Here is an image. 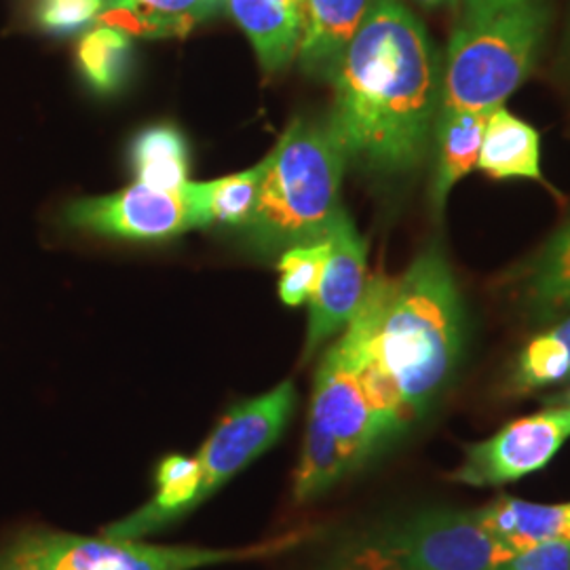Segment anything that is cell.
<instances>
[{
  "label": "cell",
  "instance_id": "30",
  "mask_svg": "<svg viewBox=\"0 0 570 570\" xmlns=\"http://www.w3.org/2000/svg\"><path fill=\"white\" fill-rule=\"evenodd\" d=\"M567 47H569V58H570V21H569V39H567Z\"/></svg>",
  "mask_w": 570,
  "mask_h": 570
},
{
  "label": "cell",
  "instance_id": "2",
  "mask_svg": "<svg viewBox=\"0 0 570 570\" xmlns=\"http://www.w3.org/2000/svg\"><path fill=\"white\" fill-rule=\"evenodd\" d=\"M364 303L370 366L410 431L440 404L463 362L468 315L461 289L444 252L433 245L400 277L370 279Z\"/></svg>",
  "mask_w": 570,
  "mask_h": 570
},
{
  "label": "cell",
  "instance_id": "12",
  "mask_svg": "<svg viewBox=\"0 0 570 570\" xmlns=\"http://www.w3.org/2000/svg\"><path fill=\"white\" fill-rule=\"evenodd\" d=\"M520 313L546 327L570 313V216L513 277Z\"/></svg>",
  "mask_w": 570,
  "mask_h": 570
},
{
  "label": "cell",
  "instance_id": "3",
  "mask_svg": "<svg viewBox=\"0 0 570 570\" xmlns=\"http://www.w3.org/2000/svg\"><path fill=\"white\" fill-rule=\"evenodd\" d=\"M364 308L327 348L315 374L294 499L308 503L383 456L385 442L364 383Z\"/></svg>",
  "mask_w": 570,
  "mask_h": 570
},
{
  "label": "cell",
  "instance_id": "14",
  "mask_svg": "<svg viewBox=\"0 0 570 570\" xmlns=\"http://www.w3.org/2000/svg\"><path fill=\"white\" fill-rule=\"evenodd\" d=\"M487 112L475 110H440L433 129V178L431 204L438 216L444 214L450 193L478 167L480 146L487 125Z\"/></svg>",
  "mask_w": 570,
  "mask_h": 570
},
{
  "label": "cell",
  "instance_id": "21",
  "mask_svg": "<svg viewBox=\"0 0 570 570\" xmlns=\"http://www.w3.org/2000/svg\"><path fill=\"white\" fill-rule=\"evenodd\" d=\"M77 63L96 94H117L129 75L131 39L125 30L108 23L89 28L77 47Z\"/></svg>",
  "mask_w": 570,
  "mask_h": 570
},
{
  "label": "cell",
  "instance_id": "29",
  "mask_svg": "<svg viewBox=\"0 0 570 570\" xmlns=\"http://www.w3.org/2000/svg\"><path fill=\"white\" fill-rule=\"evenodd\" d=\"M285 2H289L296 11H301L303 13V9H305V0H285Z\"/></svg>",
  "mask_w": 570,
  "mask_h": 570
},
{
  "label": "cell",
  "instance_id": "15",
  "mask_svg": "<svg viewBox=\"0 0 570 570\" xmlns=\"http://www.w3.org/2000/svg\"><path fill=\"white\" fill-rule=\"evenodd\" d=\"M478 169L492 180L543 183L541 136L505 106L490 110L478 157Z\"/></svg>",
  "mask_w": 570,
  "mask_h": 570
},
{
  "label": "cell",
  "instance_id": "4",
  "mask_svg": "<svg viewBox=\"0 0 570 570\" xmlns=\"http://www.w3.org/2000/svg\"><path fill=\"white\" fill-rule=\"evenodd\" d=\"M346 159L322 122H289L263 161L254 212L242 228L249 244L266 254L324 242L341 214Z\"/></svg>",
  "mask_w": 570,
  "mask_h": 570
},
{
  "label": "cell",
  "instance_id": "8",
  "mask_svg": "<svg viewBox=\"0 0 570 570\" xmlns=\"http://www.w3.org/2000/svg\"><path fill=\"white\" fill-rule=\"evenodd\" d=\"M570 440V406L550 404L515 419L482 442L468 444L450 480L473 489L505 487L548 468Z\"/></svg>",
  "mask_w": 570,
  "mask_h": 570
},
{
  "label": "cell",
  "instance_id": "7",
  "mask_svg": "<svg viewBox=\"0 0 570 570\" xmlns=\"http://www.w3.org/2000/svg\"><path fill=\"white\" fill-rule=\"evenodd\" d=\"M303 541L301 532L237 550L153 546L60 530L23 529L0 546V570H197L277 556Z\"/></svg>",
  "mask_w": 570,
  "mask_h": 570
},
{
  "label": "cell",
  "instance_id": "5",
  "mask_svg": "<svg viewBox=\"0 0 570 570\" xmlns=\"http://www.w3.org/2000/svg\"><path fill=\"white\" fill-rule=\"evenodd\" d=\"M510 556L475 510L423 508L351 530L317 570H494Z\"/></svg>",
  "mask_w": 570,
  "mask_h": 570
},
{
  "label": "cell",
  "instance_id": "19",
  "mask_svg": "<svg viewBox=\"0 0 570 570\" xmlns=\"http://www.w3.org/2000/svg\"><path fill=\"white\" fill-rule=\"evenodd\" d=\"M570 379V313L532 336L510 370L513 395H529Z\"/></svg>",
  "mask_w": 570,
  "mask_h": 570
},
{
  "label": "cell",
  "instance_id": "17",
  "mask_svg": "<svg viewBox=\"0 0 570 570\" xmlns=\"http://www.w3.org/2000/svg\"><path fill=\"white\" fill-rule=\"evenodd\" d=\"M228 11L242 26L263 68L284 70L298 56L303 13L285 0H226Z\"/></svg>",
  "mask_w": 570,
  "mask_h": 570
},
{
  "label": "cell",
  "instance_id": "26",
  "mask_svg": "<svg viewBox=\"0 0 570 570\" xmlns=\"http://www.w3.org/2000/svg\"><path fill=\"white\" fill-rule=\"evenodd\" d=\"M524 0H461V21L478 20Z\"/></svg>",
  "mask_w": 570,
  "mask_h": 570
},
{
  "label": "cell",
  "instance_id": "16",
  "mask_svg": "<svg viewBox=\"0 0 570 570\" xmlns=\"http://www.w3.org/2000/svg\"><path fill=\"white\" fill-rule=\"evenodd\" d=\"M480 524L511 553L553 539H570V503L546 505L501 494L475 510Z\"/></svg>",
  "mask_w": 570,
  "mask_h": 570
},
{
  "label": "cell",
  "instance_id": "9",
  "mask_svg": "<svg viewBox=\"0 0 570 570\" xmlns=\"http://www.w3.org/2000/svg\"><path fill=\"white\" fill-rule=\"evenodd\" d=\"M296 389L285 381L226 412L197 454L202 469L197 508L282 438L296 406Z\"/></svg>",
  "mask_w": 570,
  "mask_h": 570
},
{
  "label": "cell",
  "instance_id": "6",
  "mask_svg": "<svg viewBox=\"0 0 570 570\" xmlns=\"http://www.w3.org/2000/svg\"><path fill=\"white\" fill-rule=\"evenodd\" d=\"M548 0H524L459 21L442 58L440 110L487 112L505 106L539 61L550 30Z\"/></svg>",
  "mask_w": 570,
  "mask_h": 570
},
{
  "label": "cell",
  "instance_id": "20",
  "mask_svg": "<svg viewBox=\"0 0 570 570\" xmlns=\"http://www.w3.org/2000/svg\"><path fill=\"white\" fill-rule=\"evenodd\" d=\"M136 183L159 190H180L188 180V146L174 125L142 129L129 148Z\"/></svg>",
  "mask_w": 570,
  "mask_h": 570
},
{
  "label": "cell",
  "instance_id": "10",
  "mask_svg": "<svg viewBox=\"0 0 570 570\" xmlns=\"http://www.w3.org/2000/svg\"><path fill=\"white\" fill-rule=\"evenodd\" d=\"M63 223L136 242H161L193 228H205L188 184L180 190H159L136 183L106 197L79 199L63 209Z\"/></svg>",
  "mask_w": 570,
  "mask_h": 570
},
{
  "label": "cell",
  "instance_id": "18",
  "mask_svg": "<svg viewBox=\"0 0 570 570\" xmlns=\"http://www.w3.org/2000/svg\"><path fill=\"white\" fill-rule=\"evenodd\" d=\"M225 0H106L98 21L138 37H184Z\"/></svg>",
  "mask_w": 570,
  "mask_h": 570
},
{
  "label": "cell",
  "instance_id": "25",
  "mask_svg": "<svg viewBox=\"0 0 570 570\" xmlns=\"http://www.w3.org/2000/svg\"><path fill=\"white\" fill-rule=\"evenodd\" d=\"M494 570H570V539H553L511 553Z\"/></svg>",
  "mask_w": 570,
  "mask_h": 570
},
{
  "label": "cell",
  "instance_id": "23",
  "mask_svg": "<svg viewBox=\"0 0 570 570\" xmlns=\"http://www.w3.org/2000/svg\"><path fill=\"white\" fill-rule=\"evenodd\" d=\"M327 254H330L327 237L324 242L296 245L282 252L279 298L285 305L301 306L313 298L326 266Z\"/></svg>",
  "mask_w": 570,
  "mask_h": 570
},
{
  "label": "cell",
  "instance_id": "1",
  "mask_svg": "<svg viewBox=\"0 0 570 570\" xmlns=\"http://www.w3.org/2000/svg\"><path fill=\"white\" fill-rule=\"evenodd\" d=\"M330 82L327 127L346 165L381 176L428 159L442 102V56L402 0H374Z\"/></svg>",
  "mask_w": 570,
  "mask_h": 570
},
{
  "label": "cell",
  "instance_id": "22",
  "mask_svg": "<svg viewBox=\"0 0 570 570\" xmlns=\"http://www.w3.org/2000/svg\"><path fill=\"white\" fill-rule=\"evenodd\" d=\"M263 164L212 183H188L190 195L202 212L204 226L244 228L254 212Z\"/></svg>",
  "mask_w": 570,
  "mask_h": 570
},
{
  "label": "cell",
  "instance_id": "24",
  "mask_svg": "<svg viewBox=\"0 0 570 570\" xmlns=\"http://www.w3.org/2000/svg\"><path fill=\"white\" fill-rule=\"evenodd\" d=\"M106 0H32V20L53 35H72L96 23Z\"/></svg>",
  "mask_w": 570,
  "mask_h": 570
},
{
  "label": "cell",
  "instance_id": "11",
  "mask_svg": "<svg viewBox=\"0 0 570 570\" xmlns=\"http://www.w3.org/2000/svg\"><path fill=\"white\" fill-rule=\"evenodd\" d=\"M326 266L320 285L308 301L305 360H311L330 338L338 336L364 303L367 284L366 239L353 225L345 209L327 233Z\"/></svg>",
  "mask_w": 570,
  "mask_h": 570
},
{
  "label": "cell",
  "instance_id": "27",
  "mask_svg": "<svg viewBox=\"0 0 570 570\" xmlns=\"http://www.w3.org/2000/svg\"><path fill=\"white\" fill-rule=\"evenodd\" d=\"M428 11H440V9H459L461 0H416Z\"/></svg>",
  "mask_w": 570,
  "mask_h": 570
},
{
  "label": "cell",
  "instance_id": "13",
  "mask_svg": "<svg viewBox=\"0 0 570 570\" xmlns=\"http://www.w3.org/2000/svg\"><path fill=\"white\" fill-rule=\"evenodd\" d=\"M372 2L374 0H305L303 37L296 60L308 77L330 81Z\"/></svg>",
  "mask_w": 570,
  "mask_h": 570
},
{
  "label": "cell",
  "instance_id": "28",
  "mask_svg": "<svg viewBox=\"0 0 570 570\" xmlns=\"http://www.w3.org/2000/svg\"><path fill=\"white\" fill-rule=\"evenodd\" d=\"M548 404H558V406H570V389H567L564 393H560V395H556V397H551V400H548Z\"/></svg>",
  "mask_w": 570,
  "mask_h": 570
}]
</instances>
